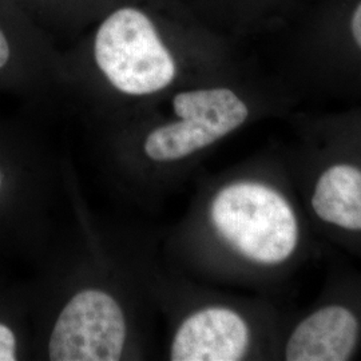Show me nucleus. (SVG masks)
Here are the masks:
<instances>
[{"label": "nucleus", "mask_w": 361, "mask_h": 361, "mask_svg": "<svg viewBox=\"0 0 361 361\" xmlns=\"http://www.w3.org/2000/svg\"><path fill=\"white\" fill-rule=\"evenodd\" d=\"M210 219L229 245L262 265L284 262L298 244L295 210L262 183L237 182L224 188L212 202Z\"/></svg>", "instance_id": "nucleus-2"}, {"label": "nucleus", "mask_w": 361, "mask_h": 361, "mask_svg": "<svg viewBox=\"0 0 361 361\" xmlns=\"http://www.w3.org/2000/svg\"><path fill=\"white\" fill-rule=\"evenodd\" d=\"M310 0H207L210 20L233 34L277 31Z\"/></svg>", "instance_id": "nucleus-8"}, {"label": "nucleus", "mask_w": 361, "mask_h": 361, "mask_svg": "<svg viewBox=\"0 0 361 361\" xmlns=\"http://www.w3.org/2000/svg\"><path fill=\"white\" fill-rule=\"evenodd\" d=\"M249 345L243 317L226 308H207L188 317L171 347L173 361L241 360Z\"/></svg>", "instance_id": "nucleus-5"}, {"label": "nucleus", "mask_w": 361, "mask_h": 361, "mask_svg": "<svg viewBox=\"0 0 361 361\" xmlns=\"http://www.w3.org/2000/svg\"><path fill=\"white\" fill-rule=\"evenodd\" d=\"M0 182H1V178H0Z\"/></svg>", "instance_id": "nucleus-12"}, {"label": "nucleus", "mask_w": 361, "mask_h": 361, "mask_svg": "<svg viewBox=\"0 0 361 361\" xmlns=\"http://www.w3.org/2000/svg\"><path fill=\"white\" fill-rule=\"evenodd\" d=\"M125 338V317L116 300L101 290H83L56 320L49 344L50 360H119Z\"/></svg>", "instance_id": "nucleus-3"}, {"label": "nucleus", "mask_w": 361, "mask_h": 361, "mask_svg": "<svg viewBox=\"0 0 361 361\" xmlns=\"http://www.w3.org/2000/svg\"><path fill=\"white\" fill-rule=\"evenodd\" d=\"M216 141L207 129L193 119L178 118V121L153 130L146 138L145 152L154 161H177Z\"/></svg>", "instance_id": "nucleus-9"}, {"label": "nucleus", "mask_w": 361, "mask_h": 361, "mask_svg": "<svg viewBox=\"0 0 361 361\" xmlns=\"http://www.w3.org/2000/svg\"><path fill=\"white\" fill-rule=\"evenodd\" d=\"M11 58V46L4 30L0 27V70L8 63Z\"/></svg>", "instance_id": "nucleus-11"}, {"label": "nucleus", "mask_w": 361, "mask_h": 361, "mask_svg": "<svg viewBox=\"0 0 361 361\" xmlns=\"http://www.w3.org/2000/svg\"><path fill=\"white\" fill-rule=\"evenodd\" d=\"M277 31L307 59L361 70V0H310Z\"/></svg>", "instance_id": "nucleus-4"}, {"label": "nucleus", "mask_w": 361, "mask_h": 361, "mask_svg": "<svg viewBox=\"0 0 361 361\" xmlns=\"http://www.w3.org/2000/svg\"><path fill=\"white\" fill-rule=\"evenodd\" d=\"M16 341L13 331L0 324V361H13L16 359Z\"/></svg>", "instance_id": "nucleus-10"}, {"label": "nucleus", "mask_w": 361, "mask_h": 361, "mask_svg": "<svg viewBox=\"0 0 361 361\" xmlns=\"http://www.w3.org/2000/svg\"><path fill=\"white\" fill-rule=\"evenodd\" d=\"M312 209L319 219L347 231H361V169L337 164L316 182Z\"/></svg>", "instance_id": "nucleus-7"}, {"label": "nucleus", "mask_w": 361, "mask_h": 361, "mask_svg": "<svg viewBox=\"0 0 361 361\" xmlns=\"http://www.w3.org/2000/svg\"><path fill=\"white\" fill-rule=\"evenodd\" d=\"M359 341V322L343 305H328L313 312L289 336L288 361H345Z\"/></svg>", "instance_id": "nucleus-6"}, {"label": "nucleus", "mask_w": 361, "mask_h": 361, "mask_svg": "<svg viewBox=\"0 0 361 361\" xmlns=\"http://www.w3.org/2000/svg\"><path fill=\"white\" fill-rule=\"evenodd\" d=\"M201 18L152 0H116L95 22L91 56L116 90L146 97L165 90L178 74L171 39Z\"/></svg>", "instance_id": "nucleus-1"}]
</instances>
